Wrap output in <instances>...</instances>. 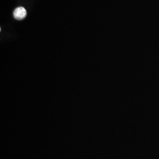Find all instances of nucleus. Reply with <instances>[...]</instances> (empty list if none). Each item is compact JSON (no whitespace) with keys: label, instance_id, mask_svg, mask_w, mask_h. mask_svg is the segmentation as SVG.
I'll return each instance as SVG.
<instances>
[{"label":"nucleus","instance_id":"nucleus-1","mask_svg":"<svg viewBox=\"0 0 159 159\" xmlns=\"http://www.w3.org/2000/svg\"><path fill=\"white\" fill-rule=\"evenodd\" d=\"M27 16V11L23 7H20L17 8L13 12V16L15 19L18 20H23Z\"/></svg>","mask_w":159,"mask_h":159}]
</instances>
